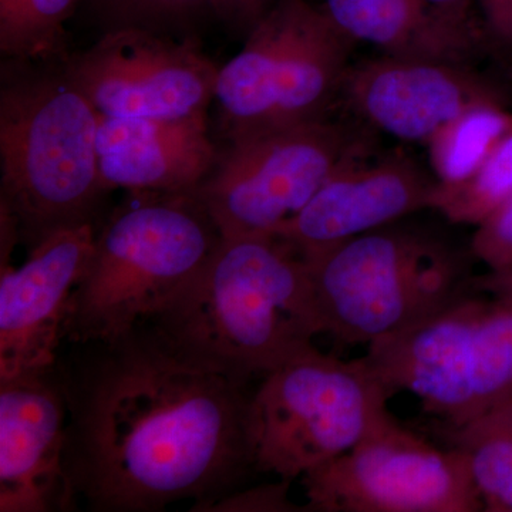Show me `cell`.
Here are the masks:
<instances>
[{
    "mask_svg": "<svg viewBox=\"0 0 512 512\" xmlns=\"http://www.w3.org/2000/svg\"><path fill=\"white\" fill-rule=\"evenodd\" d=\"M67 402L63 471L92 512L190 511L254 467L245 386L178 349L153 320L57 357Z\"/></svg>",
    "mask_w": 512,
    "mask_h": 512,
    "instance_id": "cell-1",
    "label": "cell"
},
{
    "mask_svg": "<svg viewBox=\"0 0 512 512\" xmlns=\"http://www.w3.org/2000/svg\"><path fill=\"white\" fill-rule=\"evenodd\" d=\"M150 319L178 349L242 386L323 335L308 265L274 235L222 237L194 278Z\"/></svg>",
    "mask_w": 512,
    "mask_h": 512,
    "instance_id": "cell-2",
    "label": "cell"
},
{
    "mask_svg": "<svg viewBox=\"0 0 512 512\" xmlns=\"http://www.w3.org/2000/svg\"><path fill=\"white\" fill-rule=\"evenodd\" d=\"M99 123L66 60L3 59L0 212L29 251L60 229L97 227L110 192L100 173Z\"/></svg>",
    "mask_w": 512,
    "mask_h": 512,
    "instance_id": "cell-3",
    "label": "cell"
},
{
    "mask_svg": "<svg viewBox=\"0 0 512 512\" xmlns=\"http://www.w3.org/2000/svg\"><path fill=\"white\" fill-rule=\"evenodd\" d=\"M195 192L131 194L96 229L89 264L67 303L63 340L111 339L153 318L221 241Z\"/></svg>",
    "mask_w": 512,
    "mask_h": 512,
    "instance_id": "cell-4",
    "label": "cell"
},
{
    "mask_svg": "<svg viewBox=\"0 0 512 512\" xmlns=\"http://www.w3.org/2000/svg\"><path fill=\"white\" fill-rule=\"evenodd\" d=\"M303 259L323 333L343 345L412 328L474 291L467 255L404 229H375Z\"/></svg>",
    "mask_w": 512,
    "mask_h": 512,
    "instance_id": "cell-5",
    "label": "cell"
},
{
    "mask_svg": "<svg viewBox=\"0 0 512 512\" xmlns=\"http://www.w3.org/2000/svg\"><path fill=\"white\" fill-rule=\"evenodd\" d=\"M355 45L312 0H275L218 70L227 137L325 120Z\"/></svg>",
    "mask_w": 512,
    "mask_h": 512,
    "instance_id": "cell-6",
    "label": "cell"
},
{
    "mask_svg": "<svg viewBox=\"0 0 512 512\" xmlns=\"http://www.w3.org/2000/svg\"><path fill=\"white\" fill-rule=\"evenodd\" d=\"M390 396L363 357L346 362L313 345L303 349L251 396L256 470L293 481L348 453L393 417Z\"/></svg>",
    "mask_w": 512,
    "mask_h": 512,
    "instance_id": "cell-7",
    "label": "cell"
},
{
    "mask_svg": "<svg viewBox=\"0 0 512 512\" xmlns=\"http://www.w3.org/2000/svg\"><path fill=\"white\" fill-rule=\"evenodd\" d=\"M369 360L392 393L419 397L450 427L512 396V306L467 295L373 343Z\"/></svg>",
    "mask_w": 512,
    "mask_h": 512,
    "instance_id": "cell-8",
    "label": "cell"
},
{
    "mask_svg": "<svg viewBox=\"0 0 512 512\" xmlns=\"http://www.w3.org/2000/svg\"><path fill=\"white\" fill-rule=\"evenodd\" d=\"M198 195L221 237L274 235L363 147L328 120L229 137Z\"/></svg>",
    "mask_w": 512,
    "mask_h": 512,
    "instance_id": "cell-9",
    "label": "cell"
},
{
    "mask_svg": "<svg viewBox=\"0 0 512 512\" xmlns=\"http://www.w3.org/2000/svg\"><path fill=\"white\" fill-rule=\"evenodd\" d=\"M301 478L305 512L484 511L466 454L434 446L394 417Z\"/></svg>",
    "mask_w": 512,
    "mask_h": 512,
    "instance_id": "cell-10",
    "label": "cell"
},
{
    "mask_svg": "<svg viewBox=\"0 0 512 512\" xmlns=\"http://www.w3.org/2000/svg\"><path fill=\"white\" fill-rule=\"evenodd\" d=\"M66 67L100 116L207 119L218 67L197 40L143 28L109 29Z\"/></svg>",
    "mask_w": 512,
    "mask_h": 512,
    "instance_id": "cell-11",
    "label": "cell"
},
{
    "mask_svg": "<svg viewBox=\"0 0 512 512\" xmlns=\"http://www.w3.org/2000/svg\"><path fill=\"white\" fill-rule=\"evenodd\" d=\"M67 416L57 360L0 377V512L76 510L63 471Z\"/></svg>",
    "mask_w": 512,
    "mask_h": 512,
    "instance_id": "cell-12",
    "label": "cell"
},
{
    "mask_svg": "<svg viewBox=\"0 0 512 512\" xmlns=\"http://www.w3.org/2000/svg\"><path fill=\"white\" fill-rule=\"evenodd\" d=\"M436 188V177L409 157L367 163L362 150L340 165L274 237L309 258L413 212L431 210Z\"/></svg>",
    "mask_w": 512,
    "mask_h": 512,
    "instance_id": "cell-13",
    "label": "cell"
},
{
    "mask_svg": "<svg viewBox=\"0 0 512 512\" xmlns=\"http://www.w3.org/2000/svg\"><path fill=\"white\" fill-rule=\"evenodd\" d=\"M96 229H60L18 269L0 264V377L56 362L67 303L89 264Z\"/></svg>",
    "mask_w": 512,
    "mask_h": 512,
    "instance_id": "cell-14",
    "label": "cell"
},
{
    "mask_svg": "<svg viewBox=\"0 0 512 512\" xmlns=\"http://www.w3.org/2000/svg\"><path fill=\"white\" fill-rule=\"evenodd\" d=\"M340 94L370 126L421 144L470 107L504 101L468 64L386 55L350 66Z\"/></svg>",
    "mask_w": 512,
    "mask_h": 512,
    "instance_id": "cell-15",
    "label": "cell"
},
{
    "mask_svg": "<svg viewBox=\"0 0 512 512\" xmlns=\"http://www.w3.org/2000/svg\"><path fill=\"white\" fill-rule=\"evenodd\" d=\"M97 151L107 190L128 194L195 192L220 156L208 136L207 119L100 116Z\"/></svg>",
    "mask_w": 512,
    "mask_h": 512,
    "instance_id": "cell-16",
    "label": "cell"
},
{
    "mask_svg": "<svg viewBox=\"0 0 512 512\" xmlns=\"http://www.w3.org/2000/svg\"><path fill=\"white\" fill-rule=\"evenodd\" d=\"M313 3L343 35L376 46L386 56L468 64L477 46L474 23L450 18L424 0Z\"/></svg>",
    "mask_w": 512,
    "mask_h": 512,
    "instance_id": "cell-17",
    "label": "cell"
},
{
    "mask_svg": "<svg viewBox=\"0 0 512 512\" xmlns=\"http://www.w3.org/2000/svg\"><path fill=\"white\" fill-rule=\"evenodd\" d=\"M511 133L512 113L504 101L470 107L427 141L434 177L443 185L467 180Z\"/></svg>",
    "mask_w": 512,
    "mask_h": 512,
    "instance_id": "cell-18",
    "label": "cell"
},
{
    "mask_svg": "<svg viewBox=\"0 0 512 512\" xmlns=\"http://www.w3.org/2000/svg\"><path fill=\"white\" fill-rule=\"evenodd\" d=\"M450 439L466 454L484 511L512 512V396L451 427Z\"/></svg>",
    "mask_w": 512,
    "mask_h": 512,
    "instance_id": "cell-19",
    "label": "cell"
},
{
    "mask_svg": "<svg viewBox=\"0 0 512 512\" xmlns=\"http://www.w3.org/2000/svg\"><path fill=\"white\" fill-rule=\"evenodd\" d=\"M79 0H0L3 59L57 62L70 57L66 23Z\"/></svg>",
    "mask_w": 512,
    "mask_h": 512,
    "instance_id": "cell-20",
    "label": "cell"
},
{
    "mask_svg": "<svg viewBox=\"0 0 512 512\" xmlns=\"http://www.w3.org/2000/svg\"><path fill=\"white\" fill-rule=\"evenodd\" d=\"M512 195V133L467 180L437 181L431 210L453 224L477 225Z\"/></svg>",
    "mask_w": 512,
    "mask_h": 512,
    "instance_id": "cell-21",
    "label": "cell"
},
{
    "mask_svg": "<svg viewBox=\"0 0 512 512\" xmlns=\"http://www.w3.org/2000/svg\"><path fill=\"white\" fill-rule=\"evenodd\" d=\"M109 29L143 28L170 33L204 12L212 0H93Z\"/></svg>",
    "mask_w": 512,
    "mask_h": 512,
    "instance_id": "cell-22",
    "label": "cell"
},
{
    "mask_svg": "<svg viewBox=\"0 0 512 512\" xmlns=\"http://www.w3.org/2000/svg\"><path fill=\"white\" fill-rule=\"evenodd\" d=\"M470 252L488 271H501L512 264V195L477 225Z\"/></svg>",
    "mask_w": 512,
    "mask_h": 512,
    "instance_id": "cell-23",
    "label": "cell"
},
{
    "mask_svg": "<svg viewBox=\"0 0 512 512\" xmlns=\"http://www.w3.org/2000/svg\"><path fill=\"white\" fill-rule=\"evenodd\" d=\"M291 480H282L278 484L262 485L245 491H232L211 504L205 505L201 512H296L305 511V505L292 503L288 498Z\"/></svg>",
    "mask_w": 512,
    "mask_h": 512,
    "instance_id": "cell-24",
    "label": "cell"
},
{
    "mask_svg": "<svg viewBox=\"0 0 512 512\" xmlns=\"http://www.w3.org/2000/svg\"><path fill=\"white\" fill-rule=\"evenodd\" d=\"M275 0H212V13L235 29L249 30Z\"/></svg>",
    "mask_w": 512,
    "mask_h": 512,
    "instance_id": "cell-25",
    "label": "cell"
},
{
    "mask_svg": "<svg viewBox=\"0 0 512 512\" xmlns=\"http://www.w3.org/2000/svg\"><path fill=\"white\" fill-rule=\"evenodd\" d=\"M480 8L488 32L512 45V0H480Z\"/></svg>",
    "mask_w": 512,
    "mask_h": 512,
    "instance_id": "cell-26",
    "label": "cell"
},
{
    "mask_svg": "<svg viewBox=\"0 0 512 512\" xmlns=\"http://www.w3.org/2000/svg\"><path fill=\"white\" fill-rule=\"evenodd\" d=\"M473 289L474 292L487 293L495 302L512 306V264L501 271L474 276Z\"/></svg>",
    "mask_w": 512,
    "mask_h": 512,
    "instance_id": "cell-27",
    "label": "cell"
},
{
    "mask_svg": "<svg viewBox=\"0 0 512 512\" xmlns=\"http://www.w3.org/2000/svg\"><path fill=\"white\" fill-rule=\"evenodd\" d=\"M434 9L440 10L444 15L450 18L460 20V22L473 23L471 8L473 0H424Z\"/></svg>",
    "mask_w": 512,
    "mask_h": 512,
    "instance_id": "cell-28",
    "label": "cell"
}]
</instances>
